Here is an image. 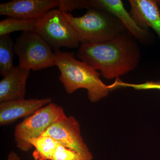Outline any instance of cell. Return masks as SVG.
Here are the masks:
<instances>
[{"mask_svg": "<svg viewBox=\"0 0 160 160\" xmlns=\"http://www.w3.org/2000/svg\"><path fill=\"white\" fill-rule=\"evenodd\" d=\"M29 143L35 150L32 157L35 160H51L59 144L50 136H42L39 138L32 139Z\"/></svg>", "mask_w": 160, "mask_h": 160, "instance_id": "obj_13", "label": "cell"}, {"mask_svg": "<svg viewBox=\"0 0 160 160\" xmlns=\"http://www.w3.org/2000/svg\"><path fill=\"white\" fill-rule=\"evenodd\" d=\"M8 160H22L17 153L14 151L10 152L8 156Z\"/></svg>", "mask_w": 160, "mask_h": 160, "instance_id": "obj_19", "label": "cell"}, {"mask_svg": "<svg viewBox=\"0 0 160 160\" xmlns=\"http://www.w3.org/2000/svg\"><path fill=\"white\" fill-rule=\"evenodd\" d=\"M50 98H23L0 103V125H10L20 118L29 116L49 103Z\"/></svg>", "mask_w": 160, "mask_h": 160, "instance_id": "obj_10", "label": "cell"}, {"mask_svg": "<svg viewBox=\"0 0 160 160\" xmlns=\"http://www.w3.org/2000/svg\"><path fill=\"white\" fill-rule=\"evenodd\" d=\"M110 90L121 87H131L135 90H148V89H158L160 90V81H147L146 82L141 84H132L125 82L119 78H117L115 81L109 85Z\"/></svg>", "mask_w": 160, "mask_h": 160, "instance_id": "obj_16", "label": "cell"}, {"mask_svg": "<svg viewBox=\"0 0 160 160\" xmlns=\"http://www.w3.org/2000/svg\"><path fill=\"white\" fill-rule=\"evenodd\" d=\"M130 13L138 26L149 30L151 27L160 40V1L156 0H129Z\"/></svg>", "mask_w": 160, "mask_h": 160, "instance_id": "obj_11", "label": "cell"}, {"mask_svg": "<svg viewBox=\"0 0 160 160\" xmlns=\"http://www.w3.org/2000/svg\"><path fill=\"white\" fill-rule=\"evenodd\" d=\"M89 8L103 9L109 12L118 19L137 41L148 45L152 42V38L149 30L142 29L125 9L121 0H89Z\"/></svg>", "mask_w": 160, "mask_h": 160, "instance_id": "obj_9", "label": "cell"}, {"mask_svg": "<svg viewBox=\"0 0 160 160\" xmlns=\"http://www.w3.org/2000/svg\"><path fill=\"white\" fill-rule=\"evenodd\" d=\"M42 136L51 137L59 145L76 152L86 160L93 158L81 134L79 123L72 116H66L54 123Z\"/></svg>", "mask_w": 160, "mask_h": 160, "instance_id": "obj_7", "label": "cell"}, {"mask_svg": "<svg viewBox=\"0 0 160 160\" xmlns=\"http://www.w3.org/2000/svg\"><path fill=\"white\" fill-rule=\"evenodd\" d=\"M30 71L14 66L0 81V103L25 98Z\"/></svg>", "mask_w": 160, "mask_h": 160, "instance_id": "obj_12", "label": "cell"}, {"mask_svg": "<svg viewBox=\"0 0 160 160\" xmlns=\"http://www.w3.org/2000/svg\"><path fill=\"white\" fill-rule=\"evenodd\" d=\"M51 160H86L77 152L65 146L58 145Z\"/></svg>", "mask_w": 160, "mask_h": 160, "instance_id": "obj_17", "label": "cell"}, {"mask_svg": "<svg viewBox=\"0 0 160 160\" xmlns=\"http://www.w3.org/2000/svg\"><path fill=\"white\" fill-rule=\"evenodd\" d=\"M59 9L62 12H69L76 10L89 8L88 1L85 0H59Z\"/></svg>", "mask_w": 160, "mask_h": 160, "instance_id": "obj_18", "label": "cell"}, {"mask_svg": "<svg viewBox=\"0 0 160 160\" xmlns=\"http://www.w3.org/2000/svg\"><path fill=\"white\" fill-rule=\"evenodd\" d=\"M137 40L126 30L113 39L98 44L82 43L75 57L111 80L134 70L141 52Z\"/></svg>", "mask_w": 160, "mask_h": 160, "instance_id": "obj_1", "label": "cell"}, {"mask_svg": "<svg viewBox=\"0 0 160 160\" xmlns=\"http://www.w3.org/2000/svg\"><path fill=\"white\" fill-rule=\"evenodd\" d=\"M16 41L15 51L21 68L38 71L55 66L54 52L36 32H22Z\"/></svg>", "mask_w": 160, "mask_h": 160, "instance_id": "obj_4", "label": "cell"}, {"mask_svg": "<svg viewBox=\"0 0 160 160\" xmlns=\"http://www.w3.org/2000/svg\"><path fill=\"white\" fill-rule=\"evenodd\" d=\"M55 66L59 69L60 82L69 94L79 89L87 90L88 99L96 103L109 95V86L100 79V73L93 67L77 59L74 52L55 51Z\"/></svg>", "mask_w": 160, "mask_h": 160, "instance_id": "obj_2", "label": "cell"}, {"mask_svg": "<svg viewBox=\"0 0 160 160\" xmlns=\"http://www.w3.org/2000/svg\"><path fill=\"white\" fill-rule=\"evenodd\" d=\"M38 20L10 17L2 20L0 22V37L16 31L36 32Z\"/></svg>", "mask_w": 160, "mask_h": 160, "instance_id": "obj_15", "label": "cell"}, {"mask_svg": "<svg viewBox=\"0 0 160 160\" xmlns=\"http://www.w3.org/2000/svg\"><path fill=\"white\" fill-rule=\"evenodd\" d=\"M66 116L62 107L51 102L26 118L15 129L18 148L29 151L33 147L29 143L30 140L42 136L50 126Z\"/></svg>", "mask_w": 160, "mask_h": 160, "instance_id": "obj_5", "label": "cell"}, {"mask_svg": "<svg viewBox=\"0 0 160 160\" xmlns=\"http://www.w3.org/2000/svg\"><path fill=\"white\" fill-rule=\"evenodd\" d=\"M62 13L74 29L81 44L105 42L127 30L116 17L103 9L89 8L84 15L78 17L70 13Z\"/></svg>", "mask_w": 160, "mask_h": 160, "instance_id": "obj_3", "label": "cell"}, {"mask_svg": "<svg viewBox=\"0 0 160 160\" xmlns=\"http://www.w3.org/2000/svg\"><path fill=\"white\" fill-rule=\"evenodd\" d=\"M36 32L55 51L62 47L75 49L79 46L76 32L59 9H51L38 19Z\"/></svg>", "mask_w": 160, "mask_h": 160, "instance_id": "obj_6", "label": "cell"}, {"mask_svg": "<svg viewBox=\"0 0 160 160\" xmlns=\"http://www.w3.org/2000/svg\"><path fill=\"white\" fill-rule=\"evenodd\" d=\"M58 5V0H13L0 4V14L17 18L38 20Z\"/></svg>", "mask_w": 160, "mask_h": 160, "instance_id": "obj_8", "label": "cell"}, {"mask_svg": "<svg viewBox=\"0 0 160 160\" xmlns=\"http://www.w3.org/2000/svg\"><path fill=\"white\" fill-rule=\"evenodd\" d=\"M15 44L9 35L0 37V74L3 77L14 67Z\"/></svg>", "mask_w": 160, "mask_h": 160, "instance_id": "obj_14", "label": "cell"}]
</instances>
